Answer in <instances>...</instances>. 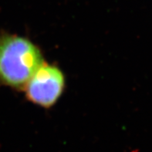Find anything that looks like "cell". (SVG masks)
<instances>
[{
	"label": "cell",
	"mask_w": 152,
	"mask_h": 152,
	"mask_svg": "<svg viewBox=\"0 0 152 152\" xmlns=\"http://www.w3.org/2000/svg\"><path fill=\"white\" fill-rule=\"evenodd\" d=\"M42 63L41 50L29 39L0 35V86L23 91Z\"/></svg>",
	"instance_id": "1"
},
{
	"label": "cell",
	"mask_w": 152,
	"mask_h": 152,
	"mask_svg": "<svg viewBox=\"0 0 152 152\" xmlns=\"http://www.w3.org/2000/svg\"><path fill=\"white\" fill-rule=\"evenodd\" d=\"M65 77L56 66L43 62L24 87L26 98L34 104L50 108L61 96Z\"/></svg>",
	"instance_id": "2"
}]
</instances>
